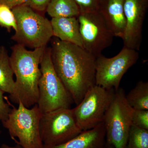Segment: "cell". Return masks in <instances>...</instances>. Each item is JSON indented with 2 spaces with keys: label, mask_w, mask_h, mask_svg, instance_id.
<instances>
[{
  "label": "cell",
  "mask_w": 148,
  "mask_h": 148,
  "mask_svg": "<svg viewBox=\"0 0 148 148\" xmlns=\"http://www.w3.org/2000/svg\"><path fill=\"white\" fill-rule=\"evenodd\" d=\"M17 108L12 106L8 118L2 122L11 138L24 148H43L40 132L42 113L37 104L27 108L20 102Z\"/></svg>",
  "instance_id": "5"
},
{
  "label": "cell",
  "mask_w": 148,
  "mask_h": 148,
  "mask_svg": "<svg viewBox=\"0 0 148 148\" xmlns=\"http://www.w3.org/2000/svg\"><path fill=\"white\" fill-rule=\"evenodd\" d=\"M148 0H124L123 8L126 27L122 38L123 47L140 50L143 40V24Z\"/></svg>",
  "instance_id": "11"
},
{
  "label": "cell",
  "mask_w": 148,
  "mask_h": 148,
  "mask_svg": "<svg viewBox=\"0 0 148 148\" xmlns=\"http://www.w3.org/2000/svg\"><path fill=\"white\" fill-rule=\"evenodd\" d=\"M116 91L95 85L89 89L79 104L73 109L78 126L82 131L92 129L103 122Z\"/></svg>",
  "instance_id": "8"
},
{
  "label": "cell",
  "mask_w": 148,
  "mask_h": 148,
  "mask_svg": "<svg viewBox=\"0 0 148 148\" xmlns=\"http://www.w3.org/2000/svg\"><path fill=\"white\" fill-rule=\"evenodd\" d=\"M106 144V148H114L112 146L110 145H107Z\"/></svg>",
  "instance_id": "26"
},
{
  "label": "cell",
  "mask_w": 148,
  "mask_h": 148,
  "mask_svg": "<svg viewBox=\"0 0 148 148\" xmlns=\"http://www.w3.org/2000/svg\"><path fill=\"white\" fill-rule=\"evenodd\" d=\"M27 0H0V4L8 6L11 9L23 5L26 3Z\"/></svg>",
  "instance_id": "24"
},
{
  "label": "cell",
  "mask_w": 148,
  "mask_h": 148,
  "mask_svg": "<svg viewBox=\"0 0 148 148\" xmlns=\"http://www.w3.org/2000/svg\"><path fill=\"white\" fill-rule=\"evenodd\" d=\"M101 148H106V144H105V146H104V147Z\"/></svg>",
  "instance_id": "27"
},
{
  "label": "cell",
  "mask_w": 148,
  "mask_h": 148,
  "mask_svg": "<svg viewBox=\"0 0 148 148\" xmlns=\"http://www.w3.org/2000/svg\"><path fill=\"white\" fill-rule=\"evenodd\" d=\"M133 110L126 101L124 89L120 87L116 91L103 120L106 144L114 148H125L132 125Z\"/></svg>",
  "instance_id": "6"
},
{
  "label": "cell",
  "mask_w": 148,
  "mask_h": 148,
  "mask_svg": "<svg viewBox=\"0 0 148 148\" xmlns=\"http://www.w3.org/2000/svg\"><path fill=\"white\" fill-rule=\"evenodd\" d=\"M46 12L52 18L77 17L80 14L74 0H51Z\"/></svg>",
  "instance_id": "16"
},
{
  "label": "cell",
  "mask_w": 148,
  "mask_h": 148,
  "mask_svg": "<svg viewBox=\"0 0 148 148\" xmlns=\"http://www.w3.org/2000/svg\"><path fill=\"white\" fill-rule=\"evenodd\" d=\"M16 18V29L12 39L24 47H45L53 36L50 20L28 6L12 9Z\"/></svg>",
  "instance_id": "3"
},
{
  "label": "cell",
  "mask_w": 148,
  "mask_h": 148,
  "mask_svg": "<svg viewBox=\"0 0 148 148\" xmlns=\"http://www.w3.org/2000/svg\"><path fill=\"white\" fill-rule=\"evenodd\" d=\"M37 105L42 113L61 108H71V96L56 73L51 61L50 47L45 48L40 63Z\"/></svg>",
  "instance_id": "4"
},
{
  "label": "cell",
  "mask_w": 148,
  "mask_h": 148,
  "mask_svg": "<svg viewBox=\"0 0 148 148\" xmlns=\"http://www.w3.org/2000/svg\"><path fill=\"white\" fill-rule=\"evenodd\" d=\"M0 147H1V148H24L17 144H16V145L14 146H10L5 145V144H3Z\"/></svg>",
  "instance_id": "25"
},
{
  "label": "cell",
  "mask_w": 148,
  "mask_h": 148,
  "mask_svg": "<svg viewBox=\"0 0 148 148\" xmlns=\"http://www.w3.org/2000/svg\"><path fill=\"white\" fill-rule=\"evenodd\" d=\"M139 57L137 51L125 47L111 58L98 56L95 58V84L116 91L123 77L137 63Z\"/></svg>",
  "instance_id": "9"
},
{
  "label": "cell",
  "mask_w": 148,
  "mask_h": 148,
  "mask_svg": "<svg viewBox=\"0 0 148 148\" xmlns=\"http://www.w3.org/2000/svg\"><path fill=\"white\" fill-rule=\"evenodd\" d=\"M124 1L103 0L99 10L114 36L121 38L124 35L126 27Z\"/></svg>",
  "instance_id": "12"
},
{
  "label": "cell",
  "mask_w": 148,
  "mask_h": 148,
  "mask_svg": "<svg viewBox=\"0 0 148 148\" xmlns=\"http://www.w3.org/2000/svg\"><path fill=\"white\" fill-rule=\"evenodd\" d=\"M127 103L134 110H148V82L140 81L125 94Z\"/></svg>",
  "instance_id": "17"
},
{
  "label": "cell",
  "mask_w": 148,
  "mask_h": 148,
  "mask_svg": "<svg viewBox=\"0 0 148 148\" xmlns=\"http://www.w3.org/2000/svg\"><path fill=\"white\" fill-rule=\"evenodd\" d=\"M10 56L5 47L0 46V89L10 95L13 93L15 85Z\"/></svg>",
  "instance_id": "15"
},
{
  "label": "cell",
  "mask_w": 148,
  "mask_h": 148,
  "mask_svg": "<svg viewBox=\"0 0 148 148\" xmlns=\"http://www.w3.org/2000/svg\"><path fill=\"white\" fill-rule=\"evenodd\" d=\"M82 131L77 124L73 109L61 108L42 114L40 132L43 146L61 145Z\"/></svg>",
  "instance_id": "7"
},
{
  "label": "cell",
  "mask_w": 148,
  "mask_h": 148,
  "mask_svg": "<svg viewBox=\"0 0 148 148\" xmlns=\"http://www.w3.org/2000/svg\"><path fill=\"white\" fill-rule=\"evenodd\" d=\"M132 124L148 130V110H133Z\"/></svg>",
  "instance_id": "21"
},
{
  "label": "cell",
  "mask_w": 148,
  "mask_h": 148,
  "mask_svg": "<svg viewBox=\"0 0 148 148\" xmlns=\"http://www.w3.org/2000/svg\"><path fill=\"white\" fill-rule=\"evenodd\" d=\"M125 148H148V130L132 124Z\"/></svg>",
  "instance_id": "18"
},
{
  "label": "cell",
  "mask_w": 148,
  "mask_h": 148,
  "mask_svg": "<svg viewBox=\"0 0 148 148\" xmlns=\"http://www.w3.org/2000/svg\"><path fill=\"white\" fill-rule=\"evenodd\" d=\"M0 148H1V147H0Z\"/></svg>",
  "instance_id": "28"
},
{
  "label": "cell",
  "mask_w": 148,
  "mask_h": 148,
  "mask_svg": "<svg viewBox=\"0 0 148 148\" xmlns=\"http://www.w3.org/2000/svg\"><path fill=\"white\" fill-rule=\"evenodd\" d=\"M46 47L29 50L16 44L11 47L10 64L16 77L13 93L9 96L12 103L20 102L29 108L37 104L41 75L40 63Z\"/></svg>",
  "instance_id": "2"
},
{
  "label": "cell",
  "mask_w": 148,
  "mask_h": 148,
  "mask_svg": "<svg viewBox=\"0 0 148 148\" xmlns=\"http://www.w3.org/2000/svg\"><path fill=\"white\" fill-rule=\"evenodd\" d=\"M106 128L104 122L85 131L66 143L58 145L43 148H101L106 144Z\"/></svg>",
  "instance_id": "13"
},
{
  "label": "cell",
  "mask_w": 148,
  "mask_h": 148,
  "mask_svg": "<svg viewBox=\"0 0 148 148\" xmlns=\"http://www.w3.org/2000/svg\"><path fill=\"white\" fill-rule=\"evenodd\" d=\"M0 27L10 32L12 29L16 31V21L12 9L8 6L0 4Z\"/></svg>",
  "instance_id": "19"
},
{
  "label": "cell",
  "mask_w": 148,
  "mask_h": 148,
  "mask_svg": "<svg viewBox=\"0 0 148 148\" xmlns=\"http://www.w3.org/2000/svg\"><path fill=\"white\" fill-rule=\"evenodd\" d=\"M51 0H27L25 5L41 14L46 12Z\"/></svg>",
  "instance_id": "22"
},
{
  "label": "cell",
  "mask_w": 148,
  "mask_h": 148,
  "mask_svg": "<svg viewBox=\"0 0 148 148\" xmlns=\"http://www.w3.org/2000/svg\"><path fill=\"white\" fill-rule=\"evenodd\" d=\"M4 93L5 92L0 89V121L2 122L7 119L12 109L4 100Z\"/></svg>",
  "instance_id": "23"
},
{
  "label": "cell",
  "mask_w": 148,
  "mask_h": 148,
  "mask_svg": "<svg viewBox=\"0 0 148 148\" xmlns=\"http://www.w3.org/2000/svg\"><path fill=\"white\" fill-rule=\"evenodd\" d=\"M83 48L95 57L112 45L114 36L99 11L77 17Z\"/></svg>",
  "instance_id": "10"
},
{
  "label": "cell",
  "mask_w": 148,
  "mask_h": 148,
  "mask_svg": "<svg viewBox=\"0 0 148 148\" xmlns=\"http://www.w3.org/2000/svg\"><path fill=\"white\" fill-rule=\"evenodd\" d=\"M53 36L83 48L77 17H57L50 20Z\"/></svg>",
  "instance_id": "14"
},
{
  "label": "cell",
  "mask_w": 148,
  "mask_h": 148,
  "mask_svg": "<svg viewBox=\"0 0 148 148\" xmlns=\"http://www.w3.org/2000/svg\"><path fill=\"white\" fill-rule=\"evenodd\" d=\"M79 8L80 13L98 11L103 0H74Z\"/></svg>",
  "instance_id": "20"
},
{
  "label": "cell",
  "mask_w": 148,
  "mask_h": 148,
  "mask_svg": "<svg viewBox=\"0 0 148 148\" xmlns=\"http://www.w3.org/2000/svg\"><path fill=\"white\" fill-rule=\"evenodd\" d=\"M50 49L56 73L77 106L96 85V57L83 48L56 38L52 40Z\"/></svg>",
  "instance_id": "1"
}]
</instances>
